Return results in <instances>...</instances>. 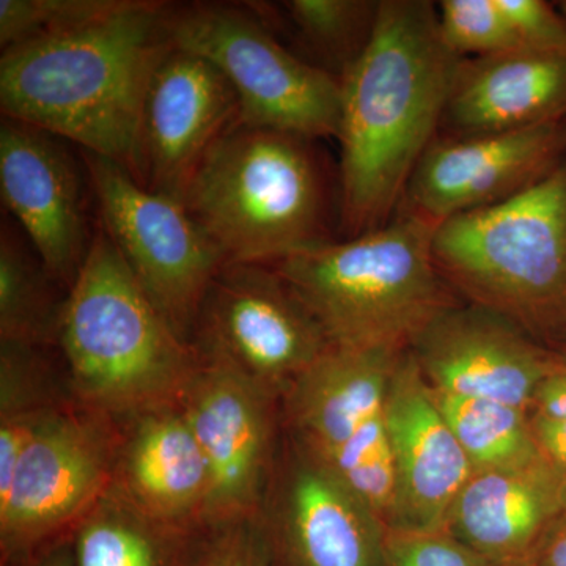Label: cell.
Listing matches in <instances>:
<instances>
[{
    "label": "cell",
    "mask_w": 566,
    "mask_h": 566,
    "mask_svg": "<svg viewBox=\"0 0 566 566\" xmlns=\"http://www.w3.org/2000/svg\"><path fill=\"white\" fill-rule=\"evenodd\" d=\"M428 0H379L374 35L342 80L340 230L381 229L436 139L458 69Z\"/></svg>",
    "instance_id": "obj_1"
},
{
    "label": "cell",
    "mask_w": 566,
    "mask_h": 566,
    "mask_svg": "<svg viewBox=\"0 0 566 566\" xmlns=\"http://www.w3.org/2000/svg\"><path fill=\"white\" fill-rule=\"evenodd\" d=\"M167 7L128 0L91 24L6 48L0 107L120 164L142 182L140 120L153 70L169 50Z\"/></svg>",
    "instance_id": "obj_2"
},
{
    "label": "cell",
    "mask_w": 566,
    "mask_h": 566,
    "mask_svg": "<svg viewBox=\"0 0 566 566\" xmlns=\"http://www.w3.org/2000/svg\"><path fill=\"white\" fill-rule=\"evenodd\" d=\"M436 223L398 210L381 229L270 264L322 327L331 348L403 353L458 304L434 262Z\"/></svg>",
    "instance_id": "obj_3"
},
{
    "label": "cell",
    "mask_w": 566,
    "mask_h": 566,
    "mask_svg": "<svg viewBox=\"0 0 566 566\" xmlns=\"http://www.w3.org/2000/svg\"><path fill=\"white\" fill-rule=\"evenodd\" d=\"M57 342L71 385L99 416L177 405L200 365L122 259L102 223L70 286Z\"/></svg>",
    "instance_id": "obj_4"
},
{
    "label": "cell",
    "mask_w": 566,
    "mask_h": 566,
    "mask_svg": "<svg viewBox=\"0 0 566 566\" xmlns=\"http://www.w3.org/2000/svg\"><path fill=\"white\" fill-rule=\"evenodd\" d=\"M436 266L464 303L553 348L566 338V156L504 202L436 227Z\"/></svg>",
    "instance_id": "obj_5"
},
{
    "label": "cell",
    "mask_w": 566,
    "mask_h": 566,
    "mask_svg": "<svg viewBox=\"0 0 566 566\" xmlns=\"http://www.w3.org/2000/svg\"><path fill=\"white\" fill-rule=\"evenodd\" d=\"M311 142L238 123L208 153L181 203L227 263L274 264L329 243Z\"/></svg>",
    "instance_id": "obj_6"
},
{
    "label": "cell",
    "mask_w": 566,
    "mask_h": 566,
    "mask_svg": "<svg viewBox=\"0 0 566 566\" xmlns=\"http://www.w3.org/2000/svg\"><path fill=\"white\" fill-rule=\"evenodd\" d=\"M166 29L174 48L200 55L230 82L241 125L308 140L340 136L342 81L286 50L251 7L167 9Z\"/></svg>",
    "instance_id": "obj_7"
},
{
    "label": "cell",
    "mask_w": 566,
    "mask_h": 566,
    "mask_svg": "<svg viewBox=\"0 0 566 566\" xmlns=\"http://www.w3.org/2000/svg\"><path fill=\"white\" fill-rule=\"evenodd\" d=\"M82 161L104 232L175 333L192 345L200 305L226 256L178 200L95 153L82 150Z\"/></svg>",
    "instance_id": "obj_8"
},
{
    "label": "cell",
    "mask_w": 566,
    "mask_h": 566,
    "mask_svg": "<svg viewBox=\"0 0 566 566\" xmlns=\"http://www.w3.org/2000/svg\"><path fill=\"white\" fill-rule=\"evenodd\" d=\"M192 338L200 360L237 371L277 400L331 348L281 274L255 263L223 264Z\"/></svg>",
    "instance_id": "obj_9"
},
{
    "label": "cell",
    "mask_w": 566,
    "mask_h": 566,
    "mask_svg": "<svg viewBox=\"0 0 566 566\" xmlns=\"http://www.w3.org/2000/svg\"><path fill=\"white\" fill-rule=\"evenodd\" d=\"M104 416L51 409L0 488L2 566H22L109 488L118 446Z\"/></svg>",
    "instance_id": "obj_10"
},
{
    "label": "cell",
    "mask_w": 566,
    "mask_h": 566,
    "mask_svg": "<svg viewBox=\"0 0 566 566\" xmlns=\"http://www.w3.org/2000/svg\"><path fill=\"white\" fill-rule=\"evenodd\" d=\"M275 566H382L387 527L329 465L289 438L260 512Z\"/></svg>",
    "instance_id": "obj_11"
},
{
    "label": "cell",
    "mask_w": 566,
    "mask_h": 566,
    "mask_svg": "<svg viewBox=\"0 0 566 566\" xmlns=\"http://www.w3.org/2000/svg\"><path fill=\"white\" fill-rule=\"evenodd\" d=\"M275 400L237 371L203 360L186 386L178 405L210 471L205 534L262 512L275 464Z\"/></svg>",
    "instance_id": "obj_12"
},
{
    "label": "cell",
    "mask_w": 566,
    "mask_h": 566,
    "mask_svg": "<svg viewBox=\"0 0 566 566\" xmlns=\"http://www.w3.org/2000/svg\"><path fill=\"white\" fill-rule=\"evenodd\" d=\"M566 156V120L512 129L442 136L424 151L400 210L439 223L504 202L542 180Z\"/></svg>",
    "instance_id": "obj_13"
},
{
    "label": "cell",
    "mask_w": 566,
    "mask_h": 566,
    "mask_svg": "<svg viewBox=\"0 0 566 566\" xmlns=\"http://www.w3.org/2000/svg\"><path fill=\"white\" fill-rule=\"evenodd\" d=\"M238 123L240 103L221 71L170 46L153 70L142 107V185L182 202L208 153Z\"/></svg>",
    "instance_id": "obj_14"
},
{
    "label": "cell",
    "mask_w": 566,
    "mask_h": 566,
    "mask_svg": "<svg viewBox=\"0 0 566 566\" xmlns=\"http://www.w3.org/2000/svg\"><path fill=\"white\" fill-rule=\"evenodd\" d=\"M436 392L531 411L538 386L560 370L556 353L505 316L474 304L447 308L409 348Z\"/></svg>",
    "instance_id": "obj_15"
},
{
    "label": "cell",
    "mask_w": 566,
    "mask_h": 566,
    "mask_svg": "<svg viewBox=\"0 0 566 566\" xmlns=\"http://www.w3.org/2000/svg\"><path fill=\"white\" fill-rule=\"evenodd\" d=\"M386 424L394 465L387 531H442L474 469L409 349L387 386Z\"/></svg>",
    "instance_id": "obj_16"
},
{
    "label": "cell",
    "mask_w": 566,
    "mask_h": 566,
    "mask_svg": "<svg viewBox=\"0 0 566 566\" xmlns=\"http://www.w3.org/2000/svg\"><path fill=\"white\" fill-rule=\"evenodd\" d=\"M61 137L3 117L0 192L55 281L73 285L91 252L80 167Z\"/></svg>",
    "instance_id": "obj_17"
},
{
    "label": "cell",
    "mask_w": 566,
    "mask_h": 566,
    "mask_svg": "<svg viewBox=\"0 0 566 566\" xmlns=\"http://www.w3.org/2000/svg\"><path fill=\"white\" fill-rule=\"evenodd\" d=\"M403 353L327 349L283 395L290 438L334 468L385 423L387 386Z\"/></svg>",
    "instance_id": "obj_18"
},
{
    "label": "cell",
    "mask_w": 566,
    "mask_h": 566,
    "mask_svg": "<svg viewBox=\"0 0 566 566\" xmlns=\"http://www.w3.org/2000/svg\"><path fill=\"white\" fill-rule=\"evenodd\" d=\"M111 485L159 526L189 535L203 532L210 471L180 405L133 417Z\"/></svg>",
    "instance_id": "obj_19"
},
{
    "label": "cell",
    "mask_w": 566,
    "mask_h": 566,
    "mask_svg": "<svg viewBox=\"0 0 566 566\" xmlns=\"http://www.w3.org/2000/svg\"><path fill=\"white\" fill-rule=\"evenodd\" d=\"M566 504V472L545 457L472 472L446 531L493 566H527Z\"/></svg>",
    "instance_id": "obj_20"
},
{
    "label": "cell",
    "mask_w": 566,
    "mask_h": 566,
    "mask_svg": "<svg viewBox=\"0 0 566 566\" xmlns=\"http://www.w3.org/2000/svg\"><path fill=\"white\" fill-rule=\"evenodd\" d=\"M565 120L566 51L515 50L460 63L441 126L463 137Z\"/></svg>",
    "instance_id": "obj_21"
},
{
    "label": "cell",
    "mask_w": 566,
    "mask_h": 566,
    "mask_svg": "<svg viewBox=\"0 0 566 566\" xmlns=\"http://www.w3.org/2000/svg\"><path fill=\"white\" fill-rule=\"evenodd\" d=\"M200 542L148 520L109 485L77 523L74 566H192Z\"/></svg>",
    "instance_id": "obj_22"
},
{
    "label": "cell",
    "mask_w": 566,
    "mask_h": 566,
    "mask_svg": "<svg viewBox=\"0 0 566 566\" xmlns=\"http://www.w3.org/2000/svg\"><path fill=\"white\" fill-rule=\"evenodd\" d=\"M54 277L20 226L7 219L0 230V342L43 346L57 342L63 303Z\"/></svg>",
    "instance_id": "obj_23"
},
{
    "label": "cell",
    "mask_w": 566,
    "mask_h": 566,
    "mask_svg": "<svg viewBox=\"0 0 566 566\" xmlns=\"http://www.w3.org/2000/svg\"><path fill=\"white\" fill-rule=\"evenodd\" d=\"M433 394L474 471L509 468L542 457L528 412L523 409L485 398Z\"/></svg>",
    "instance_id": "obj_24"
},
{
    "label": "cell",
    "mask_w": 566,
    "mask_h": 566,
    "mask_svg": "<svg viewBox=\"0 0 566 566\" xmlns=\"http://www.w3.org/2000/svg\"><path fill=\"white\" fill-rule=\"evenodd\" d=\"M305 50L338 81L352 70L374 35L379 2L371 0H286L275 7Z\"/></svg>",
    "instance_id": "obj_25"
},
{
    "label": "cell",
    "mask_w": 566,
    "mask_h": 566,
    "mask_svg": "<svg viewBox=\"0 0 566 566\" xmlns=\"http://www.w3.org/2000/svg\"><path fill=\"white\" fill-rule=\"evenodd\" d=\"M128 0H0L2 50L21 41L70 31L122 10Z\"/></svg>",
    "instance_id": "obj_26"
},
{
    "label": "cell",
    "mask_w": 566,
    "mask_h": 566,
    "mask_svg": "<svg viewBox=\"0 0 566 566\" xmlns=\"http://www.w3.org/2000/svg\"><path fill=\"white\" fill-rule=\"evenodd\" d=\"M438 21L446 46L460 59L520 50L497 0H442Z\"/></svg>",
    "instance_id": "obj_27"
},
{
    "label": "cell",
    "mask_w": 566,
    "mask_h": 566,
    "mask_svg": "<svg viewBox=\"0 0 566 566\" xmlns=\"http://www.w3.org/2000/svg\"><path fill=\"white\" fill-rule=\"evenodd\" d=\"M382 566H493L446 528L434 532L387 531Z\"/></svg>",
    "instance_id": "obj_28"
},
{
    "label": "cell",
    "mask_w": 566,
    "mask_h": 566,
    "mask_svg": "<svg viewBox=\"0 0 566 566\" xmlns=\"http://www.w3.org/2000/svg\"><path fill=\"white\" fill-rule=\"evenodd\" d=\"M192 566H275L260 515L203 534Z\"/></svg>",
    "instance_id": "obj_29"
},
{
    "label": "cell",
    "mask_w": 566,
    "mask_h": 566,
    "mask_svg": "<svg viewBox=\"0 0 566 566\" xmlns=\"http://www.w3.org/2000/svg\"><path fill=\"white\" fill-rule=\"evenodd\" d=\"M520 50L566 51V17L543 0H497Z\"/></svg>",
    "instance_id": "obj_30"
},
{
    "label": "cell",
    "mask_w": 566,
    "mask_h": 566,
    "mask_svg": "<svg viewBox=\"0 0 566 566\" xmlns=\"http://www.w3.org/2000/svg\"><path fill=\"white\" fill-rule=\"evenodd\" d=\"M528 419L539 453L566 472V420L549 419L532 412H528Z\"/></svg>",
    "instance_id": "obj_31"
},
{
    "label": "cell",
    "mask_w": 566,
    "mask_h": 566,
    "mask_svg": "<svg viewBox=\"0 0 566 566\" xmlns=\"http://www.w3.org/2000/svg\"><path fill=\"white\" fill-rule=\"evenodd\" d=\"M528 412L549 419L566 420V371L560 368L538 386Z\"/></svg>",
    "instance_id": "obj_32"
},
{
    "label": "cell",
    "mask_w": 566,
    "mask_h": 566,
    "mask_svg": "<svg viewBox=\"0 0 566 566\" xmlns=\"http://www.w3.org/2000/svg\"><path fill=\"white\" fill-rule=\"evenodd\" d=\"M527 566H566V504L539 539Z\"/></svg>",
    "instance_id": "obj_33"
},
{
    "label": "cell",
    "mask_w": 566,
    "mask_h": 566,
    "mask_svg": "<svg viewBox=\"0 0 566 566\" xmlns=\"http://www.w3.org/2000/svg\"><path fill=\"white\" fill-rule=\"evenodd\" d=\"M22 566H74L73 551L65 545L51 546Z\"/></svg>",
    "instance_id": "obj_34"
},
{
    "label": "cell",
    "mask_w": 566,
    "mask_h": 566,
    "mask_svg": "<svg viewBox=\"0 0 566 566\" xmlns=\"http://www.w3.org/2000/svg\"><path fill=\"white\" fill-rule=\"evenodd\" d=\"M554 353H556L558 364H560L562 370L566 371V338L564 340L558 342L557 345H554Z\"/></svg>",
    "instance_id": "obj_35"
},
{
    "label": "cell",
    "mask_w": 566,
    "mask_h": 566,
    "mask_svg": "<svg viewBox=\"0 0 566 566\" xmlns=\"http://www.w3.org/2000/svg\"><path fill=\"white\" fill-rule=\"evenodd\" d=\"M560 10L564 11V14L566 17V2L562 3Z\"/></svg>",
    "instance_id": "obj_36"
}]
</instances>
